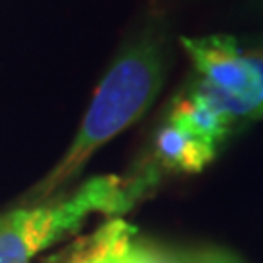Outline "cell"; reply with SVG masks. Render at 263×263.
<instances>
[{"instance_id": "obj_1", "label": "cell", "mask_w": 263, "mask_h": 263, "mask_svg": "<svg viewBox=\"0 0 263 263\" xmlns=\"http://www.w3.org/2000/svg\"><path fill=\"white\" fill-rule=\"evenodd\" d=\"M166 68V41L152 29L123 49L98 86L72 144L55 168L29 191V203H45L59 193L105 142L141 119L162 90Z\"/></svg>"}, {"instance_id": "obj_2", "label": "cell", "mask_w": 263, "mask_h": 263, "mask_svg": "<svg viewBox=\"0 0 263 263\" xmlns=\"http://www.w3.org/2000/svg\"><path fill=\"white\" fill-rule=\"evenodd\" d=\"M158 179L160 170L144 164L125 178L88 179L63 201L0 213V263H31L39 252L76 234L90 215L100 213L113 218L125 215L151 195Z\"/></svg>"}, {"instance_id": "obj_3", "label": "cell", "mask_w": 263, "mask_h": 263, "mask_svg": "<svg viewBox=\"0 0 263 263\" xmlns=\"http://www.w3.org/2000/svg\"><path fill=\"white\" fill-rule=\"evenodd\" d=\"M195 74L193 82L234 121L236 131L263 117V37H181Z\"/></svg>"}, {"instance_id": "obj_4", "label": "cell", "mask_w": 263, "mask_h": 263, "mask_svg": "<svg viewBox=\"0 0 263 263\" xmlns=\"http://www.w3.org/2000/svg\"><path fill=\"white\" fill-rule=\"evenodd\" d=\"M168 121L215 146L236 131L234 121L193 80L174 98Z\"/></svg>"}, {"instance_id": "obj_5", "label": "cell", "mask_w": 263, "mask_h": 263, "mask_svg": "<svg viewBox=\"0 0 263 263\" xmlns=\"http://www.w3.org/2000/svg\"><path fill=\"white\" fill-rule=\"evenodd\" d=\"M216 146L166 121L154 139V166L170 172L199 174L215 160Z\"/></svg>"}, {"instance_id": "obj_6", "label": "cell", "mask_w": 263, "mask_h": 263, "mask_svg": "<svg viewBox=\"0 0 263 263\" xmlns=\"http://www.w3.org/2000/svg\"><path fill=\"white\" fill-rule=\"evenodd\" d=\"M137 228L123 218H111L90 236L78 238L63 252L47 257L43 263H113L127 250Z\"/></svg>"}, {"instance_id": "obj_7", "label": "cell", "mask_w": 263, "mask_h": 263, "mask_svg": "<svg viewBox=\"0 0 263 263\" xmlns=\"http://www.w3.org/2000/svg\"><path fill=\"white\" fill-rule=\"evenodd\" d=\"M119 263H185L183 252H174L152 240L133 236L127 250L117 259Z\"/></svg>"}, {"instance_id": "obj_8", "label": "cell", "mask_w": 263, "mask_h": 263, "mask_svg": "<svg viewBox=\"0 0 263 263\" xmlns=\"http://www.w3.org/2000/svg\"><path fill=\"white\" fill-rule=\"evenodd\" d=\"M183 255L185 263H242L240 257L218 248H201L193 252H183Z\"/></svg>"}, {"instance_id": "obj_9", "label": "cell", "mask_w": 263, "mask_h": 263, "mask_svg": "<svg viewBox=\"0 0 263 263\" xmlns=\"http://www.w3.org/2000/svg\"><path fill=\"white\" fill-rule=\"evenodd\" d=\"M115 263H119V261H115Z\"/></svg>"}, {"instance_id": "obj_10", "label": "cell", "mask_w": 263, "mask_h": 263, "mask_svg": "<svg viewBox=\"0 0 263 263\" xmlns=\"http://www.w3.org/2000/svg\"><path fill=\"white\" fill-rule=\"evenodd\" d=\"M113 263H115V261H113Z\"/></svg>"}]
</instances>
